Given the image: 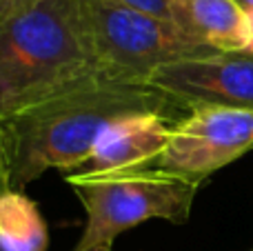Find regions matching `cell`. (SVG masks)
Instances as JSON below:
<instances>
[{
  "label": "cell",
  "instance_id": "obj_13",
  "mask_svg": "<svg viewBox=\"0 0 253 251\" xmlns=\"http://www.w3.org/2000/svg\"><path fill=\"white\" fill-rule=\"evenodd\" d=\"M247 51H253V9L247 11Z\"/></svg>",
  "mask_w": 253,
  "mask_h": 251
},
{
  "label": "cell",
  "instance_id": "obj_3",
  "mask_svg": "<svg viewBox=\"0 0 253 251\" xmlns=\"http://www.w3.org/2000/svg\"><path fill=\"white\" fill-rule=\"evenodd\" d=\"M65 182L84 209V227L74 251L114 247L118 236L147 220L182 225L191 218L202 185L156 167L105 173L69 171Z\"/></svg>",
  "mask_w": 253,
  "mask_h": 251
},
{
  "label": "cell",
  "instance_id": "obj_10",
  "mask_svg": "<svg viewBox=\"0 0 253 251\" xmlns=\"http://www.w3.org/2000/svg\"><path fill=\"white\" fill-rule=\"evenodd\" d=\"M9 171H7V154H4V133H2V120H0V194L9 191Z\"/></svg>",
  "mask_w": 253,
  "mask_h": 251
},
{
  "label": "cell",
  "instance_id": "obj_12",
  "mask_svg": "<svg viewBox=\"0 0 253 251\" xmlns=\"http://www.w3.org/2000/svg\"><path fill=\"white\" fill-rule=\"evenodd\" d=\"M31 2H36V0H0V20H4L7 16H11L18 9L27 7Z\"/></svg>",
  "mask_w": 253,
  "mask_h": 251
},
{
  "label": "cell",
  "instance_id": "obj_1",
  "mask_svg": "<svg viewBox=\"0 0 253 251\" xmlns=\"http://www.w3.org/2000/svg\"><path fill=\"white\" fill-rule=\"evenodd\" d=\"M189 107L149 83L98 74L2 120L9 187L22 191L49 169H80L107 127L126 116L182 120Z\"/></svg>",
  "mask_w": 253,
  "mask_h": 251
},
{
  "label": "cell",
  "instance_id": "obj_11",
  "mask_svg": "<svg viewBox=\"0 0 253 251\" xmlns=\"http://www.w3.org/2000/svg\"><path fill=\"white\" fill-rule=\"evenodd\" d=\"M120 2H126V4H133V7H140V9H147L151 13H158V16H167V4L165 0H120Z\"/></svg>",
  "mask_w": 253,
  "mask_h": 251
},
{
  "label": "cell",
  "instance_id": "obj_15",
  "mask_svg": "<svg viewBox=\"0 0 253 251\" xmlns=\"http://www.w3.org/2000/svg\"><path fill=\"white\" fill-rule=\"evenodd\" d=\"M87 251H114L111 247H93V249H87Z\"/></svg>",
  "mask_w": 253,
  "mask_h": 251
},
{
  "label": "cell",
  "instance_id": "obj_6",
  "mask_svg": "<svg viewBox=\"0 0 253 251\" xmlns=\"http://www.w3.org/2000/svg\"><path fill=\"white\" fill-rule=\"evenodd\" d=\"M149 84L191 109L200 105L253 109V51H200L167 62Z\"/></svg>",
  "mask_w": 253,
  "mask_h": 251
},
{
  "label": "cell",
  "instance_id": "obj_2",
  "mask_svg": "<svg viewBox=\"0 0 253 251\" xmlns=\"http://www.w3.org/2000/svg\"><path fill=\"white\" fill-rule=\"evenodd\" d=\"M98 74L78 0H36L0 20V120Z\"/></svg>",
  "mask_w": 253,
  "mask_h": 251
},
{
  "label": "cell",
  "instance_id": "obj_16",
  "mask_svg": "<svg viewBox=\"0 0 253 251\" xmlns=\"http://www.w3.org/2000/svg\"><path fill=\"white\" fill-rule=\"evenodd\" d=\"M249 251H253V249H249Z\"/></svg>",
  "mask_w": 253,
  "mask_h": 251
},
{
  "label": "cell",
  "instance_id": "obj_7",
  "mask_svg": "<svg viewBox=\"0 0 253 251\" xmlns=\"http://www.w3.org/2000/svg\"><path fill=\"white\" fill-rule=\"evenodd\" d=\"M175 118L162 114H138L116 120L105 129L87 163L76 171L105 173L149 167L167 147Z\"/></svg>",
  "mask_w": 253,
  "mask_h": 251
},
{
  "label": "cell",
  "instance_id": "obj_4",
  "mask_svg": "<svg viewBox=\"0 0 253 251\" xmlns=\"http://www.w3.org/2000/svg\"><path fill=\"white\" fill-rule=\"evenodd\" d=\"M84 38L111 78L149 83L167 62L209 49L198 47L169 18L120 0H78Z\"/></svg>",
  "mask_w": 253,
  "mask_h": 251
},
{
  "label": "cell",
  "instance_id": "obj_8",
  "mask_svg": "<svg viewBox=\"0 0 253 251\" xmlns=\"http://www.w3.org/2000/svg\"><path fill=\"white\" fill-rule=\"evenodd\" d=\"M169 20L198 47L238 51L247 47V11L236 0H165Z\"/></svg>",
  "mask_w": 253,
  "mask_h": 251
},
{
  "label": "cell",
  "instance_id": "obj_5",
  "mask_svg": "<svg viewBox=\"0 0 253 251\" xmlns=\"http://www.w3.org/2000/svg\"><path fill=\"white\" fill-rule=\"evenodd\" d=\"M253 149V109L200 105L173 125L149 167L202 182Z\"/></svg>",
  "mask_w": 253,
  "mask_h": 251
},
{
  "label": "cell",
  "instance_id": "obj_9",
  "mask_svg": "<svg viewBox=\"0 0 253 251\" xmlns=\"http://www.w3.org/2000/svg\"><path fill=\"white\" fill-rule=\"evenodd\" d=\"M49 229L38 205L22 191L0 194V251H44Z\"/></svg>",
  "mask_w": 253,
  "mask_h": 251
},
{
  "label": "cell",
  "instance_id": "obj_14",
  "mask_svg": "<svg viewBox=\"0 0 253 251\" xmlns=\"http://www.w3.org/2000/svg\"><path fill=\"white\" fill-rule=\"evenodd\" d=\"M238 4H240L245 11H249V9H253V0H236Z\"/></svg>",
  "mask_w": 253,
  "mask_h": 251
}]
</instances>
